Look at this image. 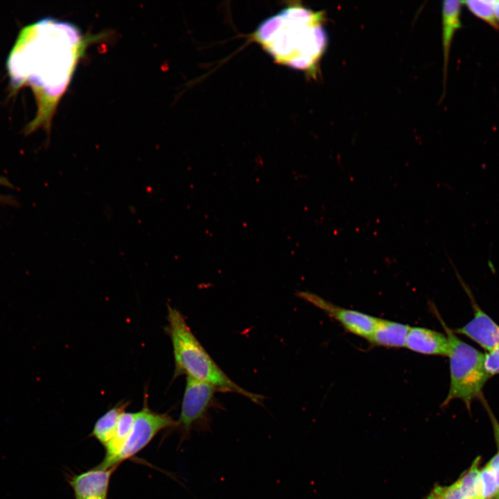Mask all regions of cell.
Listing matches in <instances>:
<instances>
[{
  "label": "cell",
  "instance_id": "cell-10",
  "mask_svg": "<svg viewBox=\"0 0 499 499\" xmlns=\"http://www.w3.org/2000/svg\"><path fill=\"white\" fill-rule=\"evenodd\" d=\"M405 347L423 355L447 357L450 350L446 334L419 326L410 327Z\"/></svg>",
  "mask_w": 499,
  "mask_h": 499
},
{
  "label": "cell",
  "instance_id": "cell-7",
  "mask_svg": "<svg viewBox=\"0 0 499 499\" xmlns=\"http://www.w3.org/2000/svg\"><path fill=\"white\" fill-rule=\"evenodd\" d=\"M297 295L324 312L338 322L344 329L368 340L379 317L337 306L322 297L308 291H299Z\"/></svg>",
  "mask_w": 499,
  "mask_h": 499
},
{
  "label": "cell",
  "instance_id": "cell-4",
  "mask_svg": "<svg viewBox=\"0 0 499 499\" xmlns=\"http://www.w3.org/2000/svg\"><path fill=\"white\" fill-rule=\"evenodd\" d=\"M431 310L445 331L450 344L448 353L450 385L447 396L441 404L446 406L453 400L464 402L470 411L471 403L482 397L483 387L491 377L484 367L485 354L459 339L445 323L434 305Z\"/></svg>",
  "mask_w": 499,
  "mask_h": 499
},
{
  "label": "cell",
  "instance_id": "cell-20",
  "mask_svg": "<svg viewBox=\"0 0 499 499\" xmlns=\"http://www.w3.org/2000/svg\"><path fill=\"white\" fill-rule=\"evenodd\" d=\"M494 9L496 19L499 26V1H494Z\"/></svg>",
  "mask_w": 499,
  "mask_h": 499
},
{
  "label": "cell",
  "instance_id": "cell-2",
  "mask_svg": "<svg viewBox=\"0 0 499 499\" xmlns=\"http://www.w3.org/2000/svg\"><path fill=\"white\" fill-rule=\"evenodd\" d=\"M325 20L324 11L293 3L263 21L252 39L277 63L315 78L328 44Z\"/></svg>",
  "mask_w": 499,
  "mask_h": 499
},
{
  "label": "cell",
  "instance_id": "cell-9",
  "mask_svg": "<svg viewBox=\"0 0 499 499\" xmlns=\"http://www.w3.org/2000/svg\"><path fill=\"white\" fill-rule=\"evenodd\" d=\"M116 466H96L89 471L70 477L69 484L75 499H107L110 482Z\"/></svg>",
  "mask_w": 499,
  "mask_h": 499
},
{
  "label": "cell",
  "instance_id": "cell-12",
  "mask_svg": "<svg viewBox=\"0 0 499 499\" xmlns=\"http://www.w3.org/2000/svg\"><path fill=\"white\" fill-rule=\"evenodd\" d=\"M410 326L379 318L376 326L367 340L374 347L388 349H399L405 347Z\"/></svg>",
  "mask_w": 499,
  "mask_h": 499
},
{
  "label": "cell",
  "instance_id": "cell-21",
  "mask_svg": "<svg viewBox=\"0 0 499 499\" xmlns=\"http://www.w3.org/2000/svg\"><path fill=\"white\" fill-rule=\"evenodd\" d=\"M488 265H489V268L491 270L492 272L495 273L496 269H495L493 263H492L491 259L488 260Z\"/></svg>",
  "mask_w": 499,
  "mask_h": 499
},
{
  "label": "cell",
  "instance_id": "cell-1",
  "mask_svg": "<svg viewBox=\"0 0 499 499\" xmlns=\"http://www.w3.org/2000/svg\"><path fill=\"white\" fill-rule=\"evenodd\" d=\"M99 35H85L72 23L44 18L20 31L9 55L7 68L15 89L28 86L37 105L28 132L49 130L57 107L66 92L87 46Z\"/></svg>",
  "mask_w": 499,
  "mask_h": 499
},
{
  "label": "cell",
  "instance_id": "cell-16",
  "mask_svg": "<svg viewBox=\"0 0 499 499\" xmlns=\"http://www.w3.org/2000/svg\"><path fill=\"white\" fill-rule=\"evenodd\" d=\"M482 499H492L499 495V484L493 469L487 464L480 470Z\"/></svg>",
  "mask_w": 499,
  "mask_h": 499
},
{
  "label": "cell",
  "instance_id": "cell-15",
  "mask_svg": "<svg viewBox=\"0 0 499 499\" xmlns=\"http://www.w3.org/2000/svg\"><path fill=\"white\" fill-rule=\"evenodd\" d=\"M469 11L477 18L481 19L491 27L499 30L496 19L494 1L492 0H469L462 1Z\"/></svg>",
  "mask_w": 499,
  "mask_h": 499
},
{
  "label": "cell",
  "instance_id": "cell-8",
  "mask_svg": "<svg viewBox=\"0 0 499 499\" xmlns=\"http://www.w3.org/2000/svg\"><path fill=\"white\" fill-rule=\"evenodd\" d=\"M454 269L457 279L471 299L473 317L463 326L453 331L456 334L464 335L473 340L487 353L491 352L499 347V326L479 307L471 289L463 281L456 268Z\"/></svg>",
  "mask_w": 499,
  "mask_h": 499
},
{
  "label": "cell",
  "instance_id": "cell-14",
  "mask_svg": "<svg viewBox=\"0 0 499 499\" xmlns=\"http://www.w3.org/2000/svg\"><path fill=\"white\" fill-rule=\"evenodd\" d=\"M480 460V457H478L471 467L457 480L460 491L465 498L482 499Z\"/></svg>",
  "mask_w": 499,
  "mask_h": 499
},
{
  "label": "cell",
  "instance_id": "cell-17",
  "mask_svg": "<svg viewBox=\"0 0 499 499\" xmlns=\"http://www.w3.org/2000/svg\"><path fill=\"white\" fill-rule=\"evenodd\" d=\"M425 499H464L456 482L448 486H435Z\"/></svg>",
  "mask_w": 499,
  "mask_h": 499
},
{
  "label": "cell",
  "instance_id": "cell-22",
  "mask_svg": "<svg viewBox=\"0 0 499 499\" xmlns=\"http://www.w3.org/2000/svg\"><path fill=\"white\" fill-rule=\"evenodd\" d=\"M492 499H499V495H498L497 496L494 497V498H492Z\"/></svg>",
  "mask_w": 499,
  "mask_h": 499
},
{
  "label": "cell",
  "instance_id": "cell-6",
  "mask_svg": "<svg viewBox=\"0 0 499 499\" xmlns=\"http://www.w3.org/2000/svg\"><path fill=\"white\" fill-rule=\"evenodd\" d=\"M144 399L142 408L136 412L131 433L116 459V466L143 449L160 431L177 426L170 415L152 410L148 405V399Z\"/></svg>",
  "mask_w": 499,
  "mask_h": 499
},
{
  "label": "cell",
  "instance_id": "cell-5",
  "mask_svg": "<svg viewBox=\"0 0 499 499\" xmlns=\"http://www.w3.org/2000/svg\"><path fill=\"white\" fill-rule=\"evenodd\" d=\"M216 391L209 383L186 378L180 414L175 428L180 434L179 445L190 438L192 430L205 433L211 431L209 410L216 406Z\"/></svg>",
  "mask_w": 499,
  "mask_h": 499
},
{
  "label": "cell",
  "instance_id": "cell-13",
  "mask_svg": "<svg viewBox=\"0 0 499 499\" xmlns=\"http://www.w3.org/2000/svg\"><path fill=\"white\" fill-rule=\"evenodd\" d=\"M128 402L120 401L109 409L96 421L91 436L104 447L112 439L120 415L125 411Z\"/></svg>",
  "mask_w": 499,
  "mask_h": 499
},
{
  "label": "cell",
  "instance_id": "cell-23",
  "mask_svg": "<svg viewBox=\"0 0 499 499\" xmlns=\"http://www.w3.org/2000/svg\"><path fill=\"white\" fill-rule=\"evenodd\" d=\"M1 182H2V181L0 180V183H1Z\"/></svg>",
  "mask_w": 499,
  "mask_h": 499
},
{
  "label": "cell",
  "instance_id": "cell-18",
  "mask_svg": "<svg viewBox=\"0 0 499 499\" xmlns=\"http://www.w3.org/2000/svg\"><path fill=\"white\" fill-rule=\"evenodd\" d=\"M484 367L490 376L499 374V347L485 353Z\"/></svg>",
  "mask_w": 499,
  "mask_h": 499
},
{
  "label": "cell",
  "instance_id": "cell-19",
  "mask_svg": "<svg viewBox=\"0 0 499 499\" xmlns=\"http://www.w3.org/2000/svg\"><path fill=\"white\" fill-rule=\"evenodd\" d=\"M494 471L499 484V449L498 453L487 464Z\"/></svg>",
  "mask_w": 499,
  "mask_h": 499
},
{
  "label": "cell",
  "instance_id": "cell-11",
  "mask_svg": "<svg viewBox=\"0 0 499 499\" xmlns=\"http://www.w3.org/2000/svg\"><path fill=\"white\" fill-rule=\"evenodd\" d=\"M463 2L447 0L442 3V46L444 53V84L446 83L447 68L452 41L455 33L462 27V10Z\"/></svg>",
  "mask_w": 499,
  "mask_h": 499
},
{
  "label": "cell",
  "instance_id": "cell-3",
  "mask_svg": "<svg viewBox=\"0 0 499 499\" xmlns=\"http://www.w3.org/2000/svg\"><path fill=\"white\" fill-rule=\"evenodd\" d=\"M166 332L173 347L175 371L173 377L187 378L214 386L218 391L234 392L260 404L261 395L250 392L233 381L215 362L191 331L183 315L168 306Z\"/></svg>",
  "mask_w": 499,
  "mask_h": 499
}]
</instances>
